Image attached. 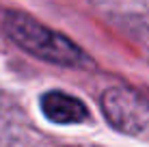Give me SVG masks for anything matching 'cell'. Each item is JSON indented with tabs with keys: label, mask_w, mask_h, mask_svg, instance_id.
Segmentation results:
<instances>
[{
	"label": "cell",
	"mask_w": 149,
	"mask_h": 147,
	"mask_svg": "<svg viewBox=\"0 0 149 147\" xmlns=\"http://www.w3.org/2000/svg\"><path fill=\"white\" fill-rule=\"evenodd\" d=\"M0 22L11 41L45 63L63 65V67H82L89 61L71 39L19 11H7Z\"/></svg>",
	"instance_id": "6da1fadb"
},
{
	"label": "cell",
	"mask_w": 149,
	"mask_h": 147,
	"mask_svg": "<svg viewBox=\"0 0 149 147\" xmlns=\"http://www.w3.org/2000/svg\"><path fill=\"white\" fill-rule=\"evenodd\" d=\"M108 123L123 134H141L149 130V102L125 87L104 91L100 100Z\"/></svg>",
	"instance_id": "7a4b0ae2"
},
{
	"label": "cell",
	"mask_w": 149,
	"mask_h": 147,
	"mask_svg": "<svg viewBox=\"0 0 149 147\" xmlns=\"http://www.w3.org/2000/svg\"><path fill=\"white\" fill-rule=\"evenodd\" d=\"M41 110L52 123H61V125L82 123L89 117L86 106L78 98L63 93V91H48L41 95Z\"/></svg>",
	"instance_id": "3957f363"
}]
</instances>
